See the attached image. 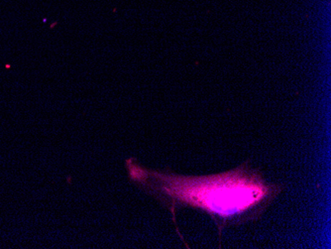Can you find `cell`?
Returning a JSON list of instances; mask_svg holds the SVG:
<instances>
[{"label":"cell","instance_id":"1","mask_svg":"<svg viewBox=\"0 0 331 249\" xmlns=\"http://www.w3.org/2000/svg\"><path fill=\"white\" fill-rule=\"evenodd\" d=\"M126 170L134 183L170 211L183 241L177 225L179 208L190 207L210 215L221 241L226 227L259 219L284 188L280 184L267 182L263 173L252 168L249 161L233 170L207 176L148 170L132 158L126 161Z\"/></svg>","mask_w":331,"mask_h":249}]
</instances>
